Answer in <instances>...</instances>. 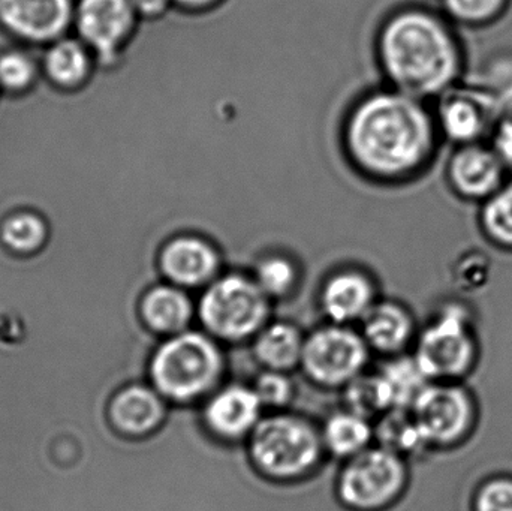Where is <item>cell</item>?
Instances as JSON below:
<instances>
[{
	"label": "cell",
	"instance_id": "cell-1",
	"mask_svg": "<svg viewBox=\"0 0 512 511\" xmlns=\"http://www.w3.org/2000/svg\"><path fill=\"white\" fill-rule=\"evenodd\" d=\"M438 134L424 101L387 87L352 104L342 143L357 173L376 183H400L414 179L432 161Z\"/></svg>",
	"mask_w": 512,
	"mask_h": 511
},
{
	"label": "cell",
	"instance_id": "cell-2",
	"mask_svg": "<svg viewBox=\"0 0 512 511\" xmlns=\"http://www.w3.org/2000/svg\"><path fill=\"white\" fill-rule=\"evenodd\" d=\"M375 45L390 87L421 101L447 92L462 71L459 42L427 12L403 11L388 18Z\"/></svg>",
	"mask_w": 512,
	"mask_h": 511
},
{
	"label": "cell",
	"instance_id": "cell-3",
	"mask_svg": "<svg viewBox=\"0 0 512 511\" xmlns=\"http://www.w3.org/2000/svg\"><path fill=\"white\" fill-rule=\"evenodd\" d=\"M149 384L170 405L203 404L224 383L221 342L201 330L165 338L149 360Z\"/></svg>",
	"mask_w": 512,
	"mask_h": 511
},
{
	"label": "cell",
	"instance_id": "cell-4",
	"mask_svg": "<svg viewBox=\"0 0 512 511\" xmlns=\"http://www.w3.org/2000/svg\"><path fill=\"white\" fill-rule=\"evenodd\" d=\"M256 473L274 483H294L316 473L327 455L321 428L300 414H268L246 441Z\"/></svg>",
	"mask_w": 512,
	"mask_h": 511
},
{
	"label": "cell",
	"instance_id": "cell-5",
	"mask_svg": "<svg viewBox=\"0 0 512 511\" xmlns=\"http://www.w3.org/2000/svg\"><path fill=\"white\" fill-rule=\"evenodd\" d=\"M412 348V357L430 381H465L481 354L474 311L456 300L442 303L418 330Z\"/></svg>",
	"mask_w": 512,
	"mask_h": 511
},
{
	"label": "cell",
	"instance_id": "cell-6",
	"mask_svg": "<svg viewBox=\"0 0 512 511\" xmlns=\"http://www.w3.org/2000/svg\"><path fill=\"white\" fill-rule=\"evenodd\" d=\"M273 302L262 293L251 273L227 272L200 291L197 320L221 344L252 342L271 321Z\"/></svg>",
	"mask_w": 512,
	"mask_h": 511
},
{
	"label": "cell",
	"instance_id": "cell-7",
	"mask_svg": "<svg viewBox=\"0 0 512 511\" xmlns=\"http://www.w3.org/2000/svg\"><path fill=\"white\" fill-rule=\"evenodd\" d=\"M409 485L408 461L372 446L343 462L336 494L349 511H385L399 503Z\"/></svg>",
	"mask_w": 512,
	"mask_h": 511
},
{
	"label": "cell",
	"instance_id": "cell-8",
	"mask_svg": "<svg viewBox=\"0 0 512 511\" xmlns=\"http://www.w3.org/2000/svg\"><path fill=\"white\" fill-rule=\"evenodd\" d=\"M409 410L430 452L463 446L480 419L477 398L465 381H430Z\"/></svg>",
	"mask_w": 512,
	"mask_h": 511
},
{
	"label": "cell",
	"instance_id": "cell-9",
	"mask_svg": "<svg viewBox=\"0 0 512 511\" xmlns=\"http://www.w3.org/2000/svg\"><path fill=\"white\" fill-rule=\"evenodd\" d=\"M370 356L361 332L328 323L306 333L300 369L315 386L342 390L366 372Z\"/></svg>",
	"mask_w": 512,
	"mask_h": 511
},
{
	"label": "cell",
	"instance_id": "cell-10",
	"mask_svg": "<svg viewBox=\"0 0 512 511\" xmlns=\"http://www.w3.org/2000/svg\"><path fill=\"white\" fill-rule=\"evenodd\" d=\"M138 20L129 0H80L75 23L95 62L113 68L134 42Z\"/></svg>",
	"mask_w": 512,
	"mask_h": 511
},
{
	"label": "cell",
	"instance_id": "cell-11",
	"mask_svg": "<svg viewBox=\"0 0 512 511\" xmlns=\"http://www.w3.org/2000/svg\"><path fill=\"white\" fill-rule=\"evenodd\" d=\"M156 269L162 281L188 291H203L225 272L224 255L218 243L194 231L168 237L156 254Z\"/></svg>",
	"mask_w": 512,
	"mask_h": 511
},
{
	"label": "cell",
	"instance_id": "cell-12",
	"mask_svg": "<svg viewBox=\"0 0 512 511\" xmlns=\"http://www.w3.org/2000/svg\"><path fill=\"white\" fill-rule=\"evenodd\" d=\"M264 417V408L252 386H221L203 402L204 429L221 443L248 441Z\"/></svg>",
	"mask_w": 512,
	"mask_h": 511
},
{
	"label": "cell",
	"instance_id": "cell-13",
	"mask_svg": "<svg viewBox=\"0 0 512 511\" xmlns=\"http://www.w3.org/2000/svg\"><path fill=\"white\" fill-rule=\"evenodd\" d=\"M318 300L328 323L352 326L361 323L378 302V284L361 267H340L322 282Z\"/></svg>",
	"mask_w": 512,
	"mask_h": 511
},
{
	"label": "cell",
	"instance_id": "cell-14",
	"mask_svg": "<svg viewBox=\"0 0 512 511\" xmlns=\"http://www.w3.org/2000/svg\"><path fill=\"white\" fill-rule=\"evenodd\" d=\"M168 405L150 384H129L111 398L108 422L123 438L144 440L164 426Z\"/></svg>",
	"mask_w": 512,
	"mask_h": 511
},
{
	"label": "cell",
	"instance_id": "cell-15",
	"mask_svg": "<svg viewBox=\"0 0 512 511\" xmlns=\"http://www.w3.org/2000/svg\"><path fill=\"white\" fill-rule=\"evenodd\" d=\"M439 132L454 143H478L496 125L493 95L475 90L448 89L442 93L435 117Z\"/></svg>",
	"mask_w": 512,
	"mask_h": 511
},
{
	"label": "cell",
	"instance_id": "cell-16",
	"mask_svg": "<svg viewBox=\"0 0 512 511\" xmlns=\"http://www.w3.org/2000/svg\"><path fill=\"white\" fill-rule=\"evenodd\" d=\"M71 18V0H0V24L36 44L59 38Z\"/></svg>",
	"mask_w": 512,
	"mask_h": 511
},
{
	"label": "cell",
	"instance_id": "cell-17",
	"mask_svg": "<svg viewBox=\"0 0 512 511\" xmlns=\"http://www.w3.org/2000/svg\"><path fill=\"white\" fill-rule=\"evenodd\" d=\"M505 167L492 147L463 144L448 164V180L460 197L487 200L504 185Z\"/></svg>",
	"mask_w": 512,
	"mask_h": 511
},
{
	"label": "cell",
	"instance_id": "cell-18",
	"mask_svg": "<svg viewBox=\"0 0 512 511\" xmlns=\"http://www.w3.org/2000/svg\"><path fill=\"white\" fill-rule=\"evenodd\" d=\"M414 314L397 300L379 299L361 321V335L372 353L384 359L403 356L418 335Z\"/></svg>",
	"mask_w": 512,
	"mask_h": 511
},
{
	"label": "cell",
	"instance_id": "cell-19",
	"mask_svg": "<svg viewBox=\"0 0 512 511\" xmlns=\"http://www.w3.org/2000/svg\"><path fill=\"white\" fill-rule=\"evenodd\" d=\"M138 317L153 335L170 338L191 329L197 318V302L191 291L161 281L141 294Z\"/></svg>",
	"mask_w": 512,
	"mask_h": 511
},
{
	"label": "cell",
	"instance_id": "cell-20",
	"mask_svg": "<svg viewBox=\"0 0 512 511\" xmlns=\"http://www.w3.org/2000/svg\"><path fill=\"white\" fill-rule=\"evenodd\" d=\"M306 333L291 321L271 320L252 341L256 362L267 371L289 372L300 368Z\"/></svg>",
	"mask_w": 512,
	"mask_h": 511
},
{
	"label": "cell",
	"instance_id": "cell-21",
	"mask_svg": "<svg viewBox=\"0 0 512 511\" xmlns=\"http://www.w3.org/2000/svg\"><path fill=\"white\" fill-rule=\"evenodd\" d=\"M321 434L325 452L343 462L372 447L375 440L372 420L346 408L328 417Z\"/></svg>",
	"mask_w": 512,
	"mask_h": 511
},
{
	"label": "cell",
	"instance_id": "cell-22",
	"mask_svg": "<svg viewBox=\"0 0 512 511\" xmlns=\"http://www.w3.org/2000/svg\"><path fill=\"white\" fill-rule=\"evenodd\" d=\"M249 273L273 303L294 296L303 278L297 258L283 251H267L259 255Z\"/></svg>",
	"mask_w": 512,
	"mask_h": 511
},
{
	"label": "cell",
	"instance_id": "cell-23",
	"mask_svg": "<svg viewBox=\"0 0 512 511\" xmlns=\"http://www.w3.org/2000/svg\"><path fill=\"white\" fill-rule=\"evenodd\" d=\"M376 446L384 447L406 461L430 452L409 408H393L376 419Z\"/></svg>",
	"mask_w": 512,
	"mask_h": 511
},
{
	"label": "cell",
	"instance_id": "cell-24",
	"mask_svg": "<svg viewBox=\"0 0 512 511\" xmlns=\"http://www.w3.org/2000/svg\"><path fill=\"white\" fill-rule=\"evenodd\" d=\"M44 68L54 84L63 89H72L90 77L92 54L80 41L60 39L45 53Z\"/></svg>",
	"mask_w": 512,
	"mask_h": 511
},
{
	"label": "cell",
	"instance_id": "cell-25",
	"mask_svg": "<svg viewBox=\"0 0 512 511\" xmlns=\"http://www.w3.org/2000/svg\"><path fill=\"white\" fill-rule=\"evenodd\" d=\"M50 242V225L36 210H17L0 225V243L14 254H33Z\"/></svg>",
	"mask_w": 512,
	"mask_h": 511
},
{
	"label": "cell",
	"instance_id": "cell-26",
	"mask_svg": "<svg viewBox=\"0 0 512 511\" xmlns=\"http://www.w3.org/2000/svg\"><path fill=\"white\" fill-rule=\"evenodd\" d=\"M342 390L346 410L366 419L376 420L394 408L390 387L379 369L364 372Z\"/></svg>",
	"mask_w": 512,
	"mask_h": 511
},
{
	"label": "cell",
	"instance_id": "cell-27",
	"mask_svg": "<svg viewBox=\"0 0 512 511\" xmlns=\"http://www.w3.org/2000/svg\"><path fill=\"white\" fill-rule=\"evenodd\" d=\"M379 371L390 387L394 408L411 407L424 387L430 383L414 357L409 354L385 360Z\"/></svg>",
	"mask_w": 512,
	"mask_h": 511
},
{
	"label": "cell",
	"instance_id": "cell-28",
	"mask_svg": "<svg viewBox=\"0 0 512 511\" xmlns=\"http://www.w3.org/2000/svg\"><path fill=\"white\" fill-rule=\"evenodd\" d=\"M486 236L501 248L512 249V183L490 195L481 212Z\"/></svg>",
	"mask_w": 512,
	"mask_h": 511
},
{
	"label": "cell",
	"instance_id": "cell-29",
	"mask_svg": "<svg viewBox=\"0 0 512 511\" xmlns=\"http://www.w3.org/2000/svg\"><path fill=\"white\" fill-rule=\"evenodd\" d=\"M252 389L255 390L264 411L271 410L273 413L285 410L295 395L294 383L289 374L267 369H262L252 384Z\"/></svg>",
	"mask_w": 512,
	"mask_h": 511
},
{
	"label": "cell",
	"instance_id": "cell-30",
	"mask_svg": "<svg viewBox=\"0 0 512 511\" xmlns=\"http://www.w3.org/2000/svg\"><path fill=\"white\" fill-rule=\"evenodd\" d=\"M36 77L32 57L23 51L9 50L0 54V86L8 92H23Z\"/></svg>",
	"mask_w": 512,
	"mask_h": 511
},
{
	"label": "cell",
	"instance_id": "cell-31",
	"mask_svg": "<svg viewBox=\"0 0 512 511\" xmlns=\"http://www.w3.org/2000/svg\"><path fill=\"white\" fill-rule=\"evenodd\" d=\"M472 511H512V476L487 477L475 489Z\"/></svg>",
	"mask_w": 512,
	"mask_h": 511
},
{
	"label": "cell",
	"instance_id": "cell-32",
	"mask_svg": "<svg viewBox=\"0 0 512 511\" xmlns=\"http://www.w3.org/2000/svg\"><path fill=\"white\" fill-rule=\"evenodd\" d=\"M445 5L457 20L481 23L498 14L502 0H445Z\"/></svg>",
	"mask_w": 512,
	"mask_h": 511
},
{
	"label": "cell",
	"instance_id": "cell-33",
	"mask_svg": "<svg viewBox=\"0 0 512 511\" xmlns=\"http://www.w3.org/2000/svg\"><path fill=\"white\" fill-rule=\"evenodd\" d=\"M454 273H456V281L460 287L477 288L478 285L486 282L487 273H489L487 258L478 252L465 255L460 258Z\"/></svg>",
	"mask_w": 512,
	"mask_h": 511
},
{
	"label": "cell",
	"instance_id": "cell-34",
	"mask_svg": "<svg viewBox=\"0 0 512 511\" xmlns=\"http://www.w3.org/2000/svg\"><path fill=\"white\" fill-rule=\"evenodd\" d=\"M492 149L505 165H512V123H496Z\"/></svg>",
	"mask_w": 512,
	"mask_h": 511
},
{
	"label": "cell",
	"instance_id": "cell-35",
	"mask_svg": "<svg viewBox=\"0 0 512 511\" xmlns=\"http://www.w3.org/2000/svg\"><path fill=\"white\" fill-rule=\"evenodd\" d=\"M138 18L143 20H158L167 14L173 6L171 0H129Z\"/></svg>",
	"mask_w": 512,
	"mask_h": 511
},
{
	"label": "cell",
	"instance_id": "cell-36",
	"mask_svg": "<svg viewBox=\"0 0 512 511\" xmlns=\"http://www.w3.org/2000/svg\"><path fill=\"white\" fill-rule=\"evenodd\" d=\"M493 101H495L496 123H512V86L502 90L498 95H493Z\"/></svg>",
	"mask_w": 512,
	"mask_h": 511
},
{
	"label": "cell",
	"instance_id": "cell-37",
	"mask_svg": "<svg viewBox=\"0 0 512 511\" xmlns=\"http://www.w3.org/2000/svg\"><path fill=\"white\" fill-rule=\"evenodd\" d=\"M177 8L185 9V11H207L218 5L222 0H171Z\"/></svg>",
	"mask_w": 512,
	"mask_h": 511
}]
</instances>
